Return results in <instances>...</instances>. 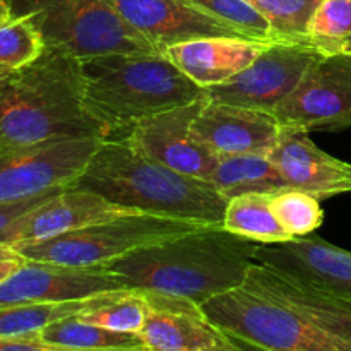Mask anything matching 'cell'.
<instances>
[{"instance_id":"6da1fadb","label":"cell","mask_w":351,"mask_h":351,"mask_svg":"<svg viewBox=\"0 0 351 351\" xmlns=\"http://www.w3.org/2000/svg\"><path fill=\"white\" fill-rule=\"evenodd\" d=\"M261 243L219 226H204L168 242L136 250L108 269L129 288L187 298L202 305L245 285Z\"/></svg>"},{"instance_id":"7a4b0ae2","label":"cell","mask_w":351,"mask_h":351,"mask_svg":"<svg viewBox=\"0 0 351 351\" xmlns=\"http://www.w3.org/2000/svg\"><path fill=\"white\" fill-rule=\"evenodd\" d=\"M77 137H101L82 101L81 60L47 47L0 91V154Z\"/></svg>"},{"instance_id":"3957f363","label":"cell","mask_w":351,"mask_h":351,"mask_svg":"<svg viewBox=\"0 0 351 351\" xmlns=\"http://www.w3.org/2000/svg\"><path fill=\"white\" fill-rule=\"evenodd\" d=\"M71 187L123 208L201 225H223L226 199L208 180L187 177L137 153L127 139H103Z\"/></svg>"},{"instance_id":"277c9868","label":"cell","mask_w":351,"mask_h":351,"mask_svg":"<svg viewBox=\"0 0 351 351\" xmlns=\"http://www.w3.org/2000/svg\"><path fill=\"white\" fill-rule=\"evenodd\" d=\"M81 69L84 108L105 139H125L143 120L204 96L160 51L99 55Z\"/></svg>"},{"instance_id":"5b68a950","label":"cell","mask_w":351,"mask_h":351,"mask_svg":"<svg viewBox=\"0 0 351 351\" xmlns=\"http://www.w3.org/2000/svg\"><path fill=\"white\" fill-rule=\"evenodd\" d=\"M12 16H27L45 45L79 60L112 53L158 51L120 16L117 0H5ZM161 53V51H160Z\"/></svg>"},{"instance_id":"8992f818","label":"cell","mask_w":351,"mask_h":351,"mask_svg":"<svg viewBox=\"0 0 351 351\" xmlns=\"http://www.w3.org/2000/svg\"><path fill=\"white\" fill-rule=\"evenodd\" d=\"M204 226L211 225L147 213H130L43 242L14 247L24 257L38 263L72 267H106L136 250L168 242Z\"/></svg>"},{"instance_id":"52a82bcc","label":"cell","mask_w":351,"mask_h":351,"mask_svg":"<svg viewBox=\"0 0 351 351\" xmlns=\"http://www.w3.org/2000/svg\"><path fill=\"white\" fill-rule=\"evenodd\" d=\"M201 308L219 331L263 351H341L304 314L247 285L209 298Z\"/></svg>"},{"instance_id":"ba28073f","label":"cell","mask_w":351,"mask_h":351,"mask_svg":"<svg viewBox=\"0 0 351 351\" xmlns=\"http://www.w3.org/2000/svg\"><path fill=\"white\" fill-rule=\"evenodd\" d=\"M321 57L308 40H274L245 71L204 93L211 101L274 113Z\"/></svg>"},{"instance_id":"9c48e42d","label":"cell","mask_w":351,"mask_h":351,"mask_svg":"<svg viewBox=\"0 0 351 351\" xmlns=\"http://www.w3.org/2000/svg\"><path fill=\"white\" fill-rule=\"evenodd\" d=\"M101 143V137H77L0 154V204L71 187Z\"/></svg>"},{"instance_id":"30bf717a","label":"cell","mask_w":351,"mask_h":351,"mask_svg":"<svg viewBox=\"0 0 351 351\" xmlns=\"http://www.w3.org/2000/svg\"><path fill=\"white\" fill-rule=\"evenodd\" d=\"M274 115L283 129L304 132L351 127V55H322Z\"/></svg>"},{"instance_id":"8fae6325","label":"cell","mask_w":351,"mask_h":351,"mask_svg":"<svg viewBox=\"0 0 351 351\" xmlns=\"http://www.w3.org/2000/svg\"><path fill=\"white\" fill-rule=\"evenodd\" d=\"M204 96L187 105L161 112L143 120L125 137L137 153L187 177L208 180L218 156L197 139L192 123L204 103Z\"/></svg>"},{"instance_id":"7c38bea8","label":"cell","mask_w":351,"mask_h":351,"mask_svg":"<svg viewBox=\"0 0 351 351\" xmlns=\"http://www.w3.org/2000/svg\"><path fill=\"white\" fill-rule=\"evenodd\" d=\"M129 288L125 278L108 267H72L29 261L0 283V307L81 300Z\"/></svg>"},{"instance_id":"4fadbf2b","label":"cell","mask_w":351,"mask_h":351,"mask_svg":"<svg viewBox=\"0 0 351 351\" xmlns=\"http://www.w3.org/2000/svg\"><path fill=\"white\" fill-rule=\"evenodd\" d=\"M117 7L127 24L161 53L199 38H247L187 0H117Z\"/></svg>"},{"instance_id":"5bb4252c","label":"cell","mask_w":351,"mask_h":351,"mask_svg":"<svg viewBox=\"0 0 351 351\" xmlns=\"http://www.w3.org/2000/svg\"><path fill=\"white\" fill-rule=\"evenodd\" d=\"M192 130L216 156L243 153L269 154L281 136L274 113L204 98Z\"/></svg>"},{"instance_id":"9a60e30c","label":"cell","mask_w":351,"mask_h":351,"mask_svg":"<svg viewBox=\"0 0 351 351\" xmlns=\"http://www.w3.org/2000/svg\"><path fill=\"white\" fill-rule=\"evenodd\" d=\"M130 213L139 211L106 201L96 192L67 187L38 208L17 218L10 226L9 243L21 245V243L43 242Z\"/></svg>"},{"instance_id":"2e32d148","label":"cell","mask_w":351,"mask_h":351,"mask_svg":"<svg viewBox=\"0 0 351 351\" xmlns=\"http://www.w3.org/2000/svg\"><path fill=\"white\" fill-rule=\"evenodd\" d=\"M245 285L293 307L331 336L339 350L351 351L350 302L263 263L254 264Z\"/></svg>"},{"instance_id":"e0dca14e","label":"cell","mask_w":351,"mask_h":351,"mask_svg":"<svg viewBox=\"0 0 351 351\" xmlns=\"http://www.w3.org/2000/svg\"><path fill=\"white\" fill-rule=\"evenodd\" d=\"M147 317L139 338L146 351H211L226 335L209 322L201 305L187 298L143 290Z\"/></svg>"},{"instance_id":"ac0fdd59","label":"cell","mask_w":351,"mask_h":351,"mask_svg":"<svg viewBox=\"0 0 351 351\" xmlns=\"http://www.w3.org/2000/svg\"><path fill=\"white\" fill-rule=\"evenodd\" d=\"M257 263L308 281L351 304V252L321 237H297L276 245H261Z\"/></svg>"},{"instance_id":"d6986e66","label":"cell","mask_w":351,"mask_h":351,"mask_svg":"<svg viewBox=\"0 0 351 351\" xmlns=\"http://www.w3.org/2000/svg\"><path fill=\"white\" fill-rule=\"evenodd\" d=\"M288 187L317 199L351 194V163L322 151L304 130L283 129L269 153Z\"/></svg>"},{"instance_id":"ffe728a7","label":"cell","mask_w":351,"mask_h":351,"mask_svg":"<svg viewBox=\"0 0 351 351\" xmlns=\"http://www.w3.org/2000/svg\"><path fill=\"white\" fill-rule=\"evenodd\" d=\"M269 43L249 38H199L171 45L163 55L195 84L208 89L245 71Z\"/></svg>"},{"instance_id":"44dd1931","label":"cell","mask_w":351,"mask_h":351,"mask_svg":"<svg viewBox=\"0 0 351 351\" xmlns=\"http://www.w3.org/2000/svg\"><path fill=\"white\" fill-rule=\"evenodd\" d=\"M208 182L226 201L250 192H274L288 187L278 165L269 154L263 153L218 156Z\"/></svg>"},{"instance_id":"7402d4cb","label":"cell","mask_w":351,"mask_h":351,"mask_svg":"<svg viewBox=\"0 0 351 351\" xmlns=\"http://www.w3.org/2000/svg\"><path fill=\"white\" fill-rule=\"evenodd\" d=\"M271 197L273 192H250L228 199L223 228L261 245H276L291 240L274 215Z\"/></svg>"},{"instance_id":"603a6c76","label":"cell","mask_w":351,"mask_h":351,"mask_svg":"<svg viewBox=\"0 0 351 351\" xmlns=\"http://www.w3.org/2000/svg\"><path fill=\"white\" fill-rule=\"evenodd\" d=\"M115 291H105V293L93 295V297L81 298V300L3 305L0 307V336L38 335L41 329L60 321V319L72 317V315H79L91 308L101 307L115 295Z\"/></svg>"},{"instance_id":"cb8c5ba5","label":"cell","mask_w":351,"mask_h":351,"mask_svg":"<svg viewBox=\"0 0 351 351\" xmlns=\"http://www.w3.org/2000/svg\"><path fill=\"white\" fill-rule=\"evenodd\" d=\"M40 338L51 345L89 351H146L139 335L115 332L81 321L77 315L60 319L41 329Z\"/></svg>"},{"instance_id":"d4e9b609","label":"cell","mask_w":351,"mask_h":351,"mask_svg":"<svg viewBox=\"0 0 351 351\" xmlns=\"http://www.w3.org/2000/svg\"><path fill=\"white\" fill-rule=\"evenodd\" d=\"M307 40L322 55H351V0H321L308 21Z\"/></svg>"},{"instance_id":"484cf974","label":"cell","mask_w":351,"mask_h":351,"mask_svg":"<svg viewBox=\"0 0 351 351\" xmlns=\"http://www.w3.org/2000/svg\"><path fill=\"white\" fill-rule=\"evenodd\" d=\"M47 45L27 16H12L0 23V72H17L41 57Z\"/></svg>"},{"instance_id":"4316f807","label":"cell","mask_w":351,"mask_h":351,"mask_svg":"<svg viewBox=\"0 0 351 351\" xmlns=\"http://www.w3.org/2000/svg\"><path fill=\"white\" fill-rule=\"evenodd\" d=\"M77 317L110 331L139 335L147 317L146 295L137 288H123L115 291V295L101 307L82 312Z\"/></svg>"},{"instance_id":"83f0119b","label":"cell","mask_w":351,"mask_h":351,"mask_svg":"<svg viewBox=\"0 0 351 351\" xmlns=\"http://www.w3.org/2000/svg\"><path fill=\"white\" fill-rule=\"evenodd\" d=\"M271 206L280 225L291 239L312 235L324 221L321 199L298 189L285 187L273 192Z\"/></svg>"},{"instance_id":"f1b7e54d","label":"cell","mask_w":351,"mask_h":351,"mask_svg":"<svg viewBox=\"0 0 351 351\" xmlns=\"http://www.w3.org/2000/svg\"><path fill=\"white\" fill-rule=\"evenodd\" d=\"M273 29L276 40H307V26L321 0H245Z\"/></svg>"},{"instance_id":"f546056e","label":"cell","mask_w":351,"mask_h":351,"mask_svg":"<svg viewBox=\"0 0 351 351\" xmlns=\"http://www.w3.org/2000/svg\"><path fill=\"white\" fill-rule=\"evenodd\" d=\"M202 12L228 24L247 38L261 41L276 40L267 21L245 0H187Z\"/></svg>"},{"instance_id":"4dcf8cb0","label":"cell","mask_w":351,"mask_h":351,"mask_svg":"<svg viewBox=\"0 0 351 351\" xmlns=\"http://www.w3.org/2000/svg\"><path fill=\"white\" fill-rule=\"evenodd\" d=\"M60 191H64V189L48 191V192H45V194L36 195V197L24 199V201L5 202V204H0V243H9L10 226H12V223L16 221L17 218H21L23 215L29 213L31 209L38 208L40 204H43L45 201H48L50 197H53V195Z\"/></svg>"},{"instance_id":"1f68e13d","label":"cell","mask_w":351,"mask_h":351,"mask_svg":"<svg viewBox=\"0 0 351 351\" xmlns=\"http://www.w3.org/2000/svg\"><path fill=\"white\" fill-rule=\"evenodd\" d=\"M0 351H89L74 350L65 346L51 345L40 338V335L27 336H0Z\"/></svg>"},{"instance_id":"d6a6232c","label":"cell","mask_w":351,"mask_h":351,"mask_svg":"<svg viewBox=\"0 0 351 351\" xmlns=\"http://www.w3.org/2000/svg\"><path fill=\"white\" fill-rule=\"evenodd\" d=\"M26 264L27 257H24L12 243H0V283L14 276Z\"/></svg>"},{"instance_id":"836d02e7","label":"cell","mask_w":351,"mask_h":351,"mask_svg":"<svg viewBox=\"0 0 351 351\" xmlns=\"http://www.w3.org/2000/svg\"><path fill=\"white\" fill-rule=\"evenodd\" d=\"M211 351H247V350H245V343H243L242 339L226 335L225 341H223L219 346H216V348H213Z\"/></svg>"},{"instance_id":"e575fe53","label":"cell","mask_w":351,"mask_h":351,"mask_svg":"<svg viewBox=\"0 0 351 351\" xmlns=\"http://www.w3.org/2000/svg\"><path fill=\"white\" fill-rule=\"evenodd\" d=\"M9 16H10L9 5H7L5 0H0V23H2V21H5Z\"/></svg>"},{"instance_id":"d590c367","label":"cell","mask_w":351,"mask_h":351,"mask_svg":"<svg viewBox=\"0 0 351 351\" xmlns=\"http://www.w3.org/2000/svg\"><path fill=\"white\" fill-rule=\"evenodd\" d=\"M12 74H14V72H0V91H2L3 86L9 82V79L12 77Z\"/></svg>"}]
</instances>
